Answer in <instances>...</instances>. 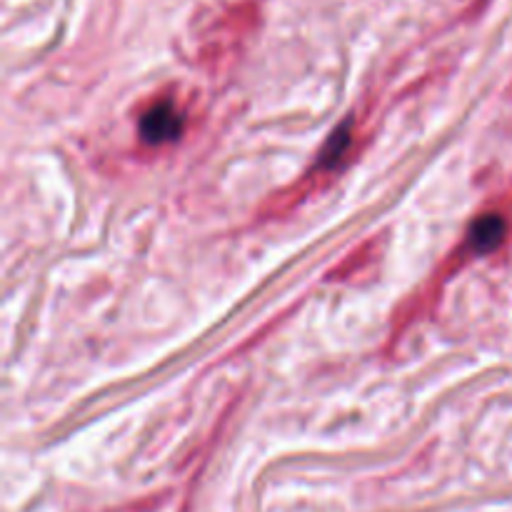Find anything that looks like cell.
I'll use <instances>...</instances> for the list:
<instances>
[{
  "label": "cell",
  "instance_id": "1",
  "mask_svg": "<svg viewBox=\"0 0 512 512\" xmlns=\"http://www.w3.org/2000/svg\"><path fill=\"white\" fill-rule=\"evenodd\" d=\"M140 130H143V138L148 143H168V140L178 138L180 130H183V115L170 103L155 105L143 118Z\"/></svg>",
  "mask_w": 512,
  "mask_h": 512
},
{
  "label": "cell",
  "instance_id": "2",
  "mask_svg": "<svg viewBox=\"0 0 512 512\" xmlns=\"http://www.w3.org/2000/svg\"><path fill=\"white\" fill-rule=\"evenodd\" d=\"M505 238V220L500 215L490 213L483 215L480 220H475L473 230H470V243L475 245V250L480 253H490V250L498 248Z\"/></svg>",
  "mask_w": 512,
  "mask_h": 512
}]
</instances>
